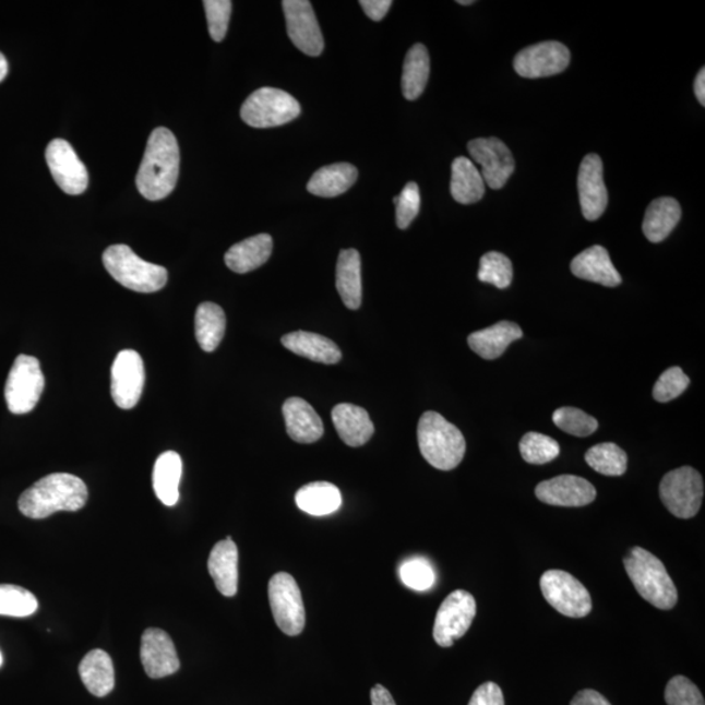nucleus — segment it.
<instances>
[{
    "instance_id": "f257e3e1",
    "label": "nucleus",
    "mask_w": 705,
    "mask_h": 705,
    "mask_svg": "<svg viewBox=\"0 0 705 705\" xmlns=\"http://www.w3.org/2000/svg\"><path fill=\"white\" fill-rule=\"evenodd\" d=\"M179 163L181 155L175 134L165 128L153 131L136 176L139 192L152 202L170 195L178 181Z\"/></svg>"
},
{
    "instance_id": "f03ea898",
    "label": "nucleus",
    "mask_w": 705,
    "mask_h": 705,
    "mask_svg": "<svg viewBox=\"0 0 705 705\" xmlns=\"http://www.w3.org/2000/svg\"><path fill=\"white\" fill-rule=\"evenodd\" d=\"M88 501V488L79 477L69 474L49 475L25 490L19 510L29 518L49 517L59 511L82 510Z\"/></svg>"
},
{
    "instance_id": "7ed1b4c3",
    "label": "nucleus",
    "mask_w": 705,
    "mask_h": 705,
    "mask_svg": "<svg viewBox=\"0 0 705 705\" xmlns=\"http://www.w3.org/2000/svg\"><path fill=\"white\" fill-rule=\"evenodd\" d=\"M418 445L431 467L452 470L463 462L467 443L462 431L437 411H426L417 429Z\"/></svg>"
},
{
    "instance_id": "20e7f679",
    "label": "nucleus",
    "mask_w": 705,
    "mask_h": 705,
    "mask_svg": "<svg viewBox=\"0 0 705 705\" xmlns=\"http://www.w3.org/2000/svg\"><path fill=\"white\" fill-rule=\"evenodd\" d=\"M630 581L645 601L660 610H671L678 602V590L667 567L641 547L631 549L623 560Z\"/></svg>"
},
{
    "instance_id": "39448f33",
    "label": "nucleus",
    "mask_w": 705,
    "mask_h": 705,
    "mask_svg": "<svg viewBox=\"0 0 705 705\" xmlns=\"http://www.w3.org/2000/svg\"><path fill=\"white\" fill-rule=\"evenodd\" d=\"M103 262L110 276L130 290L155 292L168 283L166 268L143 261L126 244H115L106 249Z\"/></svg>"
},
{
    "instance_id": "423d86ee",
    "label": "nucleus",
    "mask_w": 705,
    "mask_h": 705,
    "mask_svg": "<svg viewBox=\"0 0 705 705\" xmlns=\"http://www.w3.org/2000/svg\"><path fill=\"white\" fill-rule=\"evenodd\" d=\"M299 115L301 105L295 97L270 86L252 93L241 108L243 122L255 129L278 128L295 121Z\"/></svg>"
},
{
    "instance_id": "0eeeda50",
    "label": "nucleus",
    "mask_w": 705,
    "mask_h": 705,
    "mask_svg": "<svg viewBox=\"0 0 705 705\" xmlns=\"http://www.w3.org/2000/svg\"><path fill=\"white\" fill-rule=\"evenodd\" d=\"M45 389V377L36 357L20 355L7 378L4 398L13 415H26L36 408Z\"/></svg>"
},
{
    "instance_id": "6e6552de",
    "label": "nucleus",
    "mask_w": 705,
    "mask_h": 705,
    "mask_svg": "<svg viewBox=\"0 0 705 705\" xmlns=\"http://www.w3.org/2000/svg\"><path fill=\"white\" fill-rule=\"evenodd\" d=\"M660 497L671 515L680 518L694 517L702 507L703 477L691 467L671 470L662 478Z\"/></svg>"
},
{
    "instance_id": "1a4fd4ad",
    "label": "nucleus",
    "mask_w": 705,
    "mask_h": 705,
    "mask_svg": "<svg viewBox=\"0 0 705 705\" xmlns=\"http://www.w3.org/2000/svg\"><path fill=\"white\" fill-rule=\"evenodd\" d=\"M268 598L277 628L288 636L302 633L306 623L304 605L301 589L295 577L286 572L272 576L268 584Z\"/></svg>"
},
{
    "instance_id": "9d476101",
    "label": "nucleus",
    "mask_w": 705,
    "mask_h": 705,
    "mask_svg": "<svg viewBox=\"0 0 705 705\" xmlns=\"http://www.w3.org/2000/svg\"><path fill=\"white\" fill-rule=\"evenodd\" d=\"M540 587L545 600L564 617L584 618L592 611L588 589L569 572L562 570L545 572Z\"/></svg>"
},
{
    "instance_id": "9b49d317",
    "label": "nucleus",
    "mask_w": 705,
    "mask_h": 705,
    "mask_svg": "<svg viewBox=\"0 0 705 705\" xmlns=\"http://www.w3.org/2000/svg\"><path fill=\"white\" fill-rule=\"evenodd\" d=\"M477 613L475 597L467 590H455L439 608L432 636L438 645L449 648L468 633Z\"/></svg>"
},
{
    "instance_id": "f8f14e48",
    "label": "nucleus",
    "mask_w": 705,
    "mask_h": 705,
    "mask_svg": "<svg viewBox=\"0 0 705 705\" xmlns=\"http://www.w3.org/2000/svg\"><path fill=\"white\" fill-rule=\"evenodd\" d=\"M286 29L298 50L319 57L324 50L323 35L314 9L308 0H284Z\"/></svg>"
},
{
    "instance_id": "ddd939ff",
    "label": "nucleus",
    "mask_w": 705,
    "mask_h": 705,
    "mask_svg": "<svg viewBox=\"0 0 705 705\" xmlns=\"http://www.w3.org/2000/svg\"><path fill=\"white\" fill-rule=\"evenodd\" d=\"M468 151L474 162L481 166L485 184L490 189L501 190L514 175V156L499 139H475L468 143Z\"/></svg>"
},
{
    "instance_id": "4468645a",
    "label": "nucleus",
    "mask_w": 705,
    "mask_h": 705,
    "mask_svg": "<svg viewBox=\"0 0 705 705\" xmlns=\"http://www.w3.org/2000/svg\"><path fill=\"white\" fill-rule=\"evenodd\" d=\"M145 382L144 362L135 350H122L111 368V396L121 409H132L141 401Z\"/></svg>"
},
{
    "instance_id": "2eb2a0df",
    "label": "nucleus",
    "mask_w": 705,
    "mask_h": 705,
    "mask_svg": "<svg viewBox=\"0 0 705 705\" xmlns=\"http://www.w3.org/2000/svg\"><path fill=\"white\" fill-rule=\"evenodd\" d=\"M571 52L558 41H545L528 46L514 59L517 75L525 79H541L558 75L569 68Z\"/></svg>"
},
{
    "instance_id": "dca6fc26",
    "label": "nucleus",
    "mask_w": 705,
    "mask_h": 705,
    "mask_svg": "<svg viewBox=\"0 0 705 705\" xmlns=\"http://www.w3.org/2000/svg\"><path fill=\"white\" fill-rule=\"evenodd\" d=\"M45 156L52 178L65 194L80 195L88 189V170L69 142L55 139L46 148Z\"/></svg>"
},
{
    "instance_id": "f3484780",
    "label": "nucleus",
    "mask_w": 705,
    "mask_h": 705,
    "mask_svg": "<svg viewBox=\"0 0 705 705\" xmlns=\"http://www.w3.org/2000/svg\"><path fill=\"white\" fill-rule=\"evenodd\" d=\"M577 190L583 216L588 222H596L604 215L609 201L604 181L602 159L596 153L583 158L578 168Z\"/></svg>"
},
{
    "instance_id": "a211bd4d",
    "label": "nucleus",
    "mask_w": 705,
    "mask_h": 705,
    "mask_svg": "<svg viewBox=\"0 0 705 705\" xmlns=\"http://www.w3.org/2000/svg\"><path fill=\"white\" fill-rule=\"evenodd\" d=\"M536 497L558 507H584L595 501L597 491L585 478L563 475L537 485Z\"/></svg>"
},
{
    "instance_id": "6ab92c4d",
    "label": "nucleus",
    "mask_w": 705,
    "mask_h": 705,
    "mask_svg": "<svg viewBox=\"0 0 705 705\" xmlns=\"http://www.w3.org/2000/svg\"><path fill=\"white\" fill-rule=\"evenodd\" d=\"M141 658L146 676L153 680L175 674L181 667L175 643L159 629L144 631Z\"/></svg>"
},
{
    "instance_id": "aec40b11",
    "label": "nucleus",
    "mask_w": 705,
    "mask_h": 705,
    "mask_svg": "<svg viewBox=\"0 0 705 705\" xmlns=\"http://www.w3.org/2000/svg\"><path fill=\"white\" fill-rule=\"evenodd\" d=\"M286 432L292 441L302 444L315 443L324 434L322 418L301 397H290L283 407Z\"/></svg>"
},
{
    "instance_id": "412c9836",
    "label": "nucleus",
    "mask_w": 705,
    "mask_h": 705,
    "mask_svg": "<svg viewBox=\"0 0 705 705\" xmlns=\"http://www.w3.org/2000/svg\"><path fill=\"white\" fill-rule=\"evenodd\" d=\"M571 272L577 278L587 280L608 288L621 285L622 277L617 271L607 249L602 246H592L574 258L571 262Z\"/></svg>"
},
{
    "instance_id": "4be33fe9",
    "label": "nucleus",
    "mask_w": 705,
    "mask_h": 705,
    "mask_svg": "<svg viewBox=\"0 0 705 705\" xmlns=\"http://www.w3.org/2000/svg\"><path fill=\"white\" fill-rule=\"evenodd\" d=\"M338 437L349 447H361L374 435V423L371 422L368 411L357 405L338 404L332 410Z\"/></svg>"
},
{
    "instance_id": "5701e85b",
    "label": "nucleus",
    "mask_w": 705,
    "mask_h": 705,
    "mask_svg": "<svg viewBox=\"0 0 705 705\" xmlns=\"http://www.w3.org/2000/svg\"><path fill=\"white\" fill-rule=\"evenodd\" d=\"M210 575L219 594L232 597L238 592V548L231 537L219 541L212 549L208 560Z\"/></svg>"
},
{
    "instance_id": "b1692460",
    "label": "nucleus",
    "mask_w": 705,
    "mask_h": 705,
    "mask_svg": "<svg viewBox=\"0 0 705 705\" xmlns=\"http://www.w3.org/2000/svg\"><path fill=\"white\" fill-rule=\"evenodd\" d=\"M284 347L295 355L324 365H336L343 357L340 348L322 335L297 331L282 338Z\"/></svg>"
},
{
    "instance_id": "393cba45",
    "label": "nucleus",
    "mask_w": 705,
    "mask_h": 705,
    "mask_svg": "<svg viewBox=\"0 0 705 705\" xmlns=\"http://www.w3.org/2000/svg\"><path fill=\"white\" fill-rule=\"evenodd\" d=\"M274 249L270 235H258L231 246L225 254V263L236 274H249L268 262Z\"/></svg>"
},
{
    "instance_id": "a878e982",
    "label": "nucleus",
    "mask_w": 705,
    "mask_h": 705,
    "mask_svg": "<svg viewBox=\"0 0 705 705\" xmlns=\"http://www.w3.org/2000/svg\"><path fill=\"white\" fill-rule=\"evenodd\" d=\"M523 331L516 323L499 322L489 328L475 332L468 337V344L476 355L483 359H497L518 338Z\"/></svg>"
},
{
    "instance_id": "bb28decb",
    "label": "nucleus",
    "mask_w": 705,
    "mask_h": 705,
    "mask_svg": "<svg viewBox=\"0 0 705 705\" xmlns=\"http://www.w3.org/2000/svg\"><path fill=\"white\" fill-rule=\"evenodd\" d=\"M336 288L349 310L362 303L361 255L355 249L342 250L336 267Z\"/></svg>"
},
{
    "instance_id": "cd10ccee",
    "label": "nucleus",
    "mask_w": 705,
    "mask_h": 705,
    "mask_svg": "<svg viewBox=\"0 0 705 705\" xmlns=\"http://www.w3.org/2000/svg\"><path fill=\"white\" fill-rule=\"evenodd\" d=\"M79 674L92 695L104 697L115 689L116 673L111 657L103 649L91 650L79 665Z\"/></svg>"
},
{
    "instance_id": "c85d7f7f",
    "label": "nucleus",
    "mask_w": 705,
    "mask_h": 705,
    "mask_svg": "<svg viewBox=\"0 0 705 705\" xmlns=\"http://www.w3.org/2000/svg\"><path fill=\"white\" fill-rule=\"evenodd\" d=\"M682 217L680 203L673 198H658L645 212L643 231L652 243L662 242L674 230Z\"/></svg>"
},
{
    "instance_id": "c756f323",
    "label": "nucleus",
    "mask_w": 705,
    "mask_h": 705,
    "mask_svg": "<svg viewBox=\"0 0 705 705\" xmlns=\"http://www.w3.org/2000/svg\"><path fill=\"white\" fill-rule=\"evenodd\" d=\"M358 170L348 163L324 166L311 177L308 183L310 194L321 198H335L347 192L357 182Z\"/></svg>"
},
{
    "instance_id": "7c9ffc66",
    "label": "nucleus",
    "mask_w": 705,
    "mask_h": 705,
    "mask_svg": "<svg viewBox=\"0 0 705 705\" xmlns=\"http://www.w3.org/2000/svg\"><path fill=\"white\" fill-rule=\"evenodd\" d=\"M182 470V458L175 451L159 455L153 469V489L159 501L168 507L178 503Z\"/></svg>"
},
{
    "instance_id": "2f4dec72",
    "label": "nucleus",
    "mask_w": 705,
    "mask_h": 705,
    "mask_svg": "<svg viewBox=\"0 0 705 705\" xmlns=\"http://www.w3.org/2000/svg\"><path fill=\"white\" fill-rule=\"evenodd\" d=\"M451 194L457 203L475 204L485 195V181L476 165L467 157L452 163Z\"/></svg>"
},
{
    "instance_id": "473e14b6",
    "label": "nucleus",
    "mask_w": 705,
    "mask_h": 705,
    "mask_svg": "<svg viewBox=\"0 0 705 705\" xmlns=\"http://www.w3.org/2000/svg\"><path fill=\"white\" fill-rule=\"evenodd\" d=\"M298 509L312 516H327L342 507L340 490L330 482H312L296 494Z\"/></svg>"
},
{
    "instance_id": "72a5a7b5",
    "label": "nucleus",
    "mask_w": 705,
    "mask_h": 705,
    "mask_svg": "<svg viewBox=\"0 0 705 705\" xmlns=\"http://www.w3.org/2000/svg\"><path fill=\"white\" fill-rule=\"evenodd\" d=\"M430 57L428 49L422 44H417L405 57L402 88L403 95L409 101L420 97L429 82Z\"/></svg>"
},
{
    "instance_id": "f704fd0d",
    "label": "nucleus",
    "mask_w": 705,
    "mask_h": 705,
    "mask_svg": "<svg viewBox=\"0 0 705 705\" xmlns=\"http://www.w3.org/2000/svg\"><path fill=\"white\" fill-rule=\"evenodd\" d=\"M226 316L218 304L204 302L199 306L195 315V336L204 351L211 352L218 348L225 336Z\"/></svg>"
},
{
    "instance_id": "c9c22d12",
    "label": "nucleus",
    "mask_w": 705,
    "mask_h": 705,
    "mask_svg": "<svg viewBox=\"0 0 705 705\" xmlns=\"http://www.w3.org/2000/svg\"><path fill=\"white\" fill-rule=\"evenodd\" d=\"M585 462L592 469L604 476L620 477L626 474L629 458L626 452L614 443H600L589 449Z\"/></svg>"
},
{
    "instance_id": "e433bc0d",
    "label": "nucleus",
    "mask_w": 705,
    "mask_h": 705,
    "mask_svg": "<svg viewBox=\"0 0 705 705\" xmlns=\"http://www.w3.org/2000/svg\"><path fill=\"white\" fill-rule=\"evenodd\" d=\"M37 610V598L29 590L17 585H0V616L24 618Z\"/></svg>"
},
{
    "instance_id": "4c0bfd02",
    "label": "nucleus",
    "mask_w": 705,
    "mask_h": 705,
    "mask_svg": "<svg viewBox=\"0 0 705 705\" xmlns=\"http://www.w3.org/2000/svg\"><path fill=\"white\" fill-rule=\"evenodd\" d=\"M521 454L525 462L534 465H543L555 461L561 454L560 444L553 438L540 434V432H528L522 438Z\"/></svg>"
},
{
    "instance_id": "58836bf2",
    "label": "nucleus",
    "mask_w": 705,
    "mask_h": 705,
    "mask_svg": "<svg viewBox=\"0 0 705 705\" xmlns=\"http://www.w3.org/2000/svg\"><path fill=\"white\" fill-rule=\"evenodd\" d=\"M512 278H514V268L507 256L501 252L491 251L481 258L478 280L494 285L498 289H507Z\"/></svg>"
},
{
    "instance_id": "ea45409f",
    "label": "nucleus",
    "mask_w": 705,
    "mask_h": 705,
    "mask_svg": "<svg viewBox=\"0 0 705 705\" xmlns=\"http://www.w3.org/2000/svg\"><path fill=\"white\" fill-rule=\"evenodd\" d=\"M553 421L562 431L578 438L589 437L598 429L596 418L577 408L564 407L557 409L553 415Z\"/></svg>"
},
{
    "instance_id": "a19ab883",
    "label": "nucleus",
    "mask_w": 705,
    "mask_h": 705,
    "mask_svg": "<svg viewBox=\"0 0 705 705\" xmlns=\"http://www.w3.org/2000/svg\"><path fill=\"white\" fill-rule=\"evenodd\" d=\"M690 385V378L681 368H670L662 372L654 387V397L658 403H669L680 397Z\"/></svg>"
},
{
    "instance_id": "79ce46f5",
    "label": "nucleus",
    "mask_w": 705,
    "mask_h": 705,
    "mask_svg": "<svg viewBox=\"0 0 705 705\" xmlns=\"http://www.w3.org/2000/svg\"><path fill=\"white\" fill-rule=\"evenodd\" d=\"M402 581L407 587L415 590H428L435 583V572L431 564L423 558H411L401 567Z\"/></svg>"
},
{
    "instance_id": "37998d69",
    "label": "nucleus",
    "mask_w": 705,
    "mask_h": 705,
    "mask_svg": "<svg viewBox=\"0 0 705 705\" xmlns=\"http://www.w3.org/2000/svg\"><path fill=\"white\" fill-rule=\"evenodd\" d=\"M665 702L668 705H705L701 690L683 676L671 678L665 689Z\"/></svg>"
},
{
    "instance_id": "c03bdc74",
    "label": "nucleus",
    "mask_w": 705,
    "mask_h": 705,
    "mask_svg": "<svg viewBox=\"0 0 705 705\" xmlns=\"http://www.w3.org/2000/svg\"><path fill=\"white\" fill-rule=\"evenodd\" d=\"M396 205V224L401 229H408L421 208L420 189L417 183L409 182L402 194L394 199Z\"/></svg>"
},
{
    "instance_id": "a18cd8bd",
    "label": "nucleus",
    "mask_w": 705,
    "mask_h": 705,
    "mask_svg": "<svg viewBox=\"0 0 705 705\" xmlns=\"http://www.w3.org/2000/svg\"><path fill=\"white\" fill-rule=\"evenodd\" d=\"M208 31L213 41L222 43L228 32L232 3L230 0H205Z\"/></svg>"
},
{
    "instance_id": "49530a36",
    "label": "nucleus",
    "mask_w": 705,
    "mask_h": 705,
    "mask_svg": "<svg viewBox=\"0 0 705 705\" xmlns=\"http://www.w3.org/2000/svg\"><path fill=\"white\" fill-rule=\"evenodd\" d=\"M468 705H504L502 689L494 682L483 683L471 695Z\"/></svg>"
},
{
    "instance_id": "de8ad7c7",
    "label": "nucleus",
    "mask_w": 705,
    "mask_h": 705,
    "mask_svg": "<svg viewBox=\"0 0 705 705\" xmlns=\"http://www.w3.org/2000/svg\"><path fill=\"white\" fill-rule=\"evenodd\" d=\"M366 15H368L374 22H381L387 15L392 2L391 0H361L359 2Z\"/></svg>"
},
{
    "instance_id": "09e8293b",
    "label": "nucleus",
    "mask_w": 705,
    "mask_h": 705,
    "mask_svg": "<svg viewBox=\"0 0 705 705\" xmlns=\"http://www.w3.org/2000/svg\"><path fill=\"white\" fill-rule=\"evenodd\" d=\"M570 705H611V703L598 691L585 689L578 691Z\"/></svg>"
},
{
    "instance_id": "8fccbe9b",
    "label": "nucleus",
    "mask_w": 705,
    "mask_h": 705,
    "mask_svg": "<svg viewBox=\"0 0 705 705\" xmlns=\"http://www.w3.org/2000/svg\"><path fill=\"white\" fill-rule=\"evenodd\" d=\"M370 695L371 705H396L390 691L383 688L382 684H377V686L372 688Z\"/></svg>"
},
{
    "instance_id": "3c124183",
    "label": "nucleus",
    "mask_w": 705,
    "mask_h": 705,
    "mask_svg": "<svg viewBox=\"0 0 705 705\" xmlns=\"http://www.w3.org/2000/svg\"><path fill=\"white\" fill-rule=\"evenodd\" d=\"M694 92L695 96L697 98V101L701 103L702 106H705V70L704 68L697 73V76L695 79L694 83Z\"/></svg>"
},
{
    "instance_id": "603ef678",
    "label": "nucleus",
    "mask_w": 705,
    "mask_h": 705,
    "mask_svg": "<svg viewBox=\"0 0 705 705\" xmlns=\"http://www.w3.org/2000/svg\"><path fill=\"white\" fill-rule=\"evenodd\" d=\"M7 73H9V62H7L5 57L0 52V83L3 82Z\"/></svg>"
},
{
    "instance_id": "864d4df0",
    "label": "nucleus",
    "mask_w": 705,
    "mask_h": 705,
    "mask_svg": "<svg viewBox=\"0 0 705 705\" xmlns=\"http://www.w3.org/2000/svg\"><path fill=\"white\" fill-rule=\"evenodd\" d=\"M457 3L462 5H470V4H474L475 2L474 0H458Z\"/></svg>"
},
{
    "instance_id": "5fc2aeb1",
    "label": "nucleus",
    "mask_w": 705,
    "mask_h": 705,
    "mask_svg": "<svg viewBox=\"0 0 705 705\" xmlns=\"http://www.w3.org/2000/svg\"><path fill=\"white\" fill-rule=\"evenodd\" d=\"M2 665H3V655H2V652H0V667H2Z\"/></svg>"
}]
</instances>
